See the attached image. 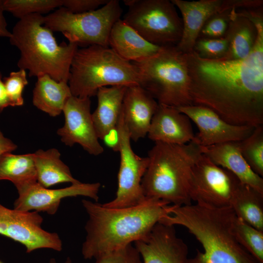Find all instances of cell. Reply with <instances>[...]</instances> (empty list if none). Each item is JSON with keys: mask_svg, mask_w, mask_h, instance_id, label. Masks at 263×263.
<instances>
[{"mask_svg": "<svg viewBox=\"0 0 263 263\" xmlns=\"http://www.w3.org/2000/svg\"><path fill=\"white\" fill-rule=\"evenodd\" d=\"M201 153L194 141L183 145L155 143L148 152L149 164L141 181L145 197L176 206L191 204L190 172Z\"/></svg>", "mask_w": 263, "mask_h": 263, "instance_id": "5b68a950", "label": "cell"}, {"mask_svg": "<svg viewBox=\"0 0 263 263\" xmlns=\"http://www.w3.org/2000/svg\"><path fill=\"white\" fill-rule=\"evenodd\" d=\"M116 131L118 137L117 151L120 153L118 187L115 197L103 205L113 208L136 206L147 199L143 193L141 181L148 166L149 158L148 156H139L133 151L121 112Z\"/></svg>", "mask_w": 263, "mask_h": 263, "instance_id": "8fae6325", "label": "cell"}, {"mask_svg": "<svg viewBox=\"0 0 263 263\" xmlns=\"http://www.w3.org/2000/svg\"><path fill=\"white\" fill-rule=\"evenodd\" d=\"M241 183L234 174L216 165L202 152L191 170L189 194L195 203L228 207Z\"/></svg>", "mask_w": 263, "mask_h": 263, "instance_id": "30bf717a", "label": "cell"}, {"mask_svg": "<svg viewBox=\"0 0 263 263\" xmlns=\"http://www.w3.org/2000/svg\"><path fill=\"white\" fill-rule=\"evenodd\" d=\"M3 81L11 106L23 105V91L28 83L26 71L19 69L12 72L8 76L3 78Z\"/></svg>", "mask_w": 263, "mask_h": 263, "instance_id": "1f68e13d", "label": "cell"}, {"mask_svg": "<svg viewBox=\"0 0 263 263\" xmlns=\"http://www.w3.org/2000/svg\"><path fill=\"white\" fill-rule=\"evenodd\" d=\"M109 0H63L62 7L73 13L80 14L95 10Z\"/></svg>", "mask_w": 263, "mask_h": 263, "instance_id": "e575fe53", "label": "cell"}, {"mask_svg": "<svg viewBox=\"0 0 263 263\" xmlns=\"http://www.w3.org/2000/svg\"><path fill=\"white\" fill-rule=\"evenodd\" d=\"M97 202L82 200L89 219L82 247L85 259H96L146 238L155 225L170 213L172 205L147 198L139 205L109 208Z\"/></svg>", "mask_w": 263, "mask_h": 263, "instance_id": "7a4b0ae2", "label": "cell"}, {"mask_svg": "<svg viewBox=\"0 0 263 263\" xmlns=\"http://www.w3.org/2000/svg\"><path fill=\"white\" fill-rule=\"evenodd\" d=\"M9 106H11V104L2 80V75L0 72V112Z\"/></svg>", "mask_w": 263, "mask_h": 263, "instance_id": "74e56055", "label": "cell"}, {"mask_svg": "<svg viewBox=\"0 0 263 263\" xmlns=\"http://www.w3.org/2000/svg\"><path fill=\"white\" fill-rule=\"evenodd\" d=\"M241 153L252 170L263 176V125L256 127L252 133L240 141Z\"/></svg>", "mask_w": 263, "mask_h": 263, "instance_id": "f546056e", "label": "cell"}, {"mask_svg": "<svg viewBox=\"0 0 263 263\" xmlns=\"http://www.w3.org/2000/svg\"><path fill=\"white\" fill-rule=\"evenodd\" d=\"M0 263H3L1 261H0Z\"/></svg>", "mask_w": 263, "mask_h": 263, "instance_id": "ab89813d", "label": "cell"}, {"mask_svg": "<svg viewBox=\"0 0 263 263\" xmlns=\"http://www.w3.org/2000/svg\"><path fill=\"white\" fill-rule=\"evenodd\" d=\"M68 84L72 95L90 98L108 86L140 85V75L135 64L110 47L94 45L75 52Z\"/></svg>", "mask_w": 263, "mask_h": 263, "instance_id": "8992f818", "label": "cell"}, {"mask_svg": "<svg viewBox=\"0 0 263 263\" xmlns=\"http://www.w3.org/2000/svg\"><path fill=\"white\" fill-rule=\"evenodd\" d=\"M235 215L263 231V193L241 183L230 205Z\"/></svg>", "mask_w": 263, "mask_h": 263, "instance_id": "484cf974", "label": "cell"}, {"mask_svg": "<svg viewBox=\"0 0 263 263\" xmlns=\"http://www.w3.org/2000/svg\"><path fill=\"white\" fill-rule=\"evenodd\" d=\"M257 36L246 57L206 59L186 54L192 105L203 106L227 122L254 127L263 124V13L250 14Z\"/></svg>", "mask_w": 263, "mask_h": 263, "instance_id": "6da1fadb", "label": "cell"}, {"mask_svg": "<svg viewBox=\"0 0 263 263\" xmlns=\"http://www.w3.org/2000/svg\"><path fill=\"white\" fill-rule=\"evenodd\" d=\"M257 36L255 25L239 11L232 9L230 20L224 38L228 50L224 60H236L247 56L252 51Z\"/></svg>", "mask_w": 263, "mask_h": 263, "instance_id": "603a6c76", "label": "cell"}, {"mask_svg": "<svg viewBox=\"0 0 263 263\" xmlns=\"http://www.w3.org/2000/svg\"><path fill=\"white\" fill-rule=\"evenodd\" d=\"M132 63L139 73L140 86L159 104L175 108L192 105L186 54L176 46L162 47L153 56Z\"/></svg>", "mask_w": 263, "mask_h": 263, "instance_id": "52a82bcc", "label": "cell"}, {"mask_svg": "<svg viewBox=\"0 0 263 263\" xmlns=\"http://www.w3.org/2000/svg\"><path fill=\"white\" fill-rule=\"evenodd\" d=\"M62 4L63 0H3L4 11L19 19L31 14L48 13Z\"/></svg>", "mask_w": 263, "mask_h": 263, "instance_id": "f1b7e54d", "label": "cell"}, {"mask_svg": "<svg viewBox=\"0 0 263 263\" xmlns=\"http://www.w3.org/2000/svg\"><path fill=\"white\" fill-rule=\"evenodd\" d=\"M33 153L37 182L42 187L49 188L60 183L80 182L73 176L69 168L61 160L60 153L56 149H40Z\"/></svg>", "mask_w": 263, "mask_h": 263, "instance_id": "d4e9b609", "label": "cell"}, {"mask_svg": "<svg viewBox=\"0 0 263 263\" xmlns=\"http://www.w3.org/2000/svg\"><path fill=\"white\" fill-rule=\"evenodd\" d=\"M128 7L123 20L149 42L175 46L183 31L182 19L169 0H124Z\"/></svg>", "mask_w": 263, "mask_h": 263, "instance_id": "9c48e42d", "label": "cell"}, {"mask_svg": "<svg viewBox=\"0 0 263 263\" xmlns=\"http://www.w3.org/2000/svg\"><path fill=\"white\" fill-rule=\"evenodd\" d=\"M159 104L139 85L127 87L121 113L131 140L136 142L147 135Z\"/></svg>", "mask_w": 263, "mask_h": 263, "instance_id": "ac0fdd59", "label": "cell"}, {"mask_svg": "<svg viewBox=\"0 0 263 263\" xmlns=\"http://www.w3.org/2000/svg\"><path fill=\"white\" fill-rule=\"evenodd\" d=\"M95 260V263H142L139 253L132 244L101 255Z\"/></svg>", "mask_w": 263, "mask_h": 263, "instance_id": "836d02e7", "label": "cell"}, {"mask_svg": "<svg viewBox=\"0 0 263 263\" xmlns=\"http://www.w3.org/2000/svg\"><path fill=\"white\" fill-rule=\"evenodd\" d=\"M62 112L64 124L57 131L61 141L69 147L78 144L91 155L102 153L104 149L99 143L92 120L90 98L71 96Z\"/></svg>", "mask_w": 263, "mask_h": 263, "instance_id": "4fadbf2b", "label": "cell"}, {"mask_svg": "<svg viewBox=\"0 0 263 263\" xmlns=\"http://www.w3.org/2000/svg\"><path fill=\"white\" fill-rule=\"evenodd\" d=\"M72 95L68 82L57 81L44 75L37 77L32 101L38 109L55 117L62 112L66 101Z\"/></svg>", "mask_w": 263, "mask_h": 263, "instance_id": "cb8c5ba5", "label": "cell"}, {"mask_svg": "<svg viewBox=\"0 0 263 263\" xmlns=\"http://www.w3.org/2000/svg\"><path fill=\"white\" fill-rule=\"evenodd\" d=\"M240 141L200 148L202 152L215 164L232 172L242 183L263 193V177L255 173L244 159Z\"/></svg>", "mask_w": 263, "mask_h": 263, "instance_id": "ffe728a7", "label": "cell"}, {"mask_svg": "<svg viewBox=\"0 0 263 263\" xmlns=\"http://www.w3.org/2000/svg\"><path fill=\"white\" fill-rule=\"evenodd\" d=\"M134 244L142 263H186L188 258V246L174 226L158 223L146 238Z\"/></svg>", "mask_w": 263, "mask_h": 263, "instance_id": "2e32d148", "label": "cell"}, {"mask_svg": "<svg viewBox=\"0 0 263 263\" xmlns=\"http://www.w3.org/2000/svg\"><path fill=\"white\" fill-rule=\"evenodd\" d=\"M42 222L38 212L9 209L0 203V234L22 244L27 253L41 248L62 249L58 235L43 229Z\"/></svg>", "mask_w": 263, "mask_h": 263, "instance_id": "7c38bea8", "label": "cell"}, {"mask_svg": "<svg viewBox=\"0 0 263 263\" xmlns=\"http://www.w3.org/2000/svg\"><path fill=\"white\" fill-rule=\"evenodd\" d=\"M233 232L239 243L259 263H263V231L236 216Z\"/></svg>", "mask_w": 263, "mask_h": 263, "instance_id": "83f0119b", "label": "cell"}, {"mask_svg": "<svg viewBox=\"0 0 263 263\" xmlns=\"http://www.w3.org/2000/svg\"><path fill=\"white\" fill-rule=\"evenodd\" d=\"M44 16L28 15L14 25L9 40L20 52L17 65L30 76L49 75L57 81L68 82L71 62L78 48L75 44H58L53 32L44 26Z\"/></svg>", "mask_w": 263, "mask_h": 263, "instance_id": "277c9868", "label": "cell"}, {"mask_svg": "<svg viewBox=\"0 0 263 263\" xmlns=\"http://www.w3.org/2000/svg\"><path fill=\"white\" fill-rule=\"evenodd\" d=\"M228 50V42L225 38H198L193 48L201 58L219 59L223 58Z\"/></svg>", "mask_w": 263, "mask_h": 263, "instance_id": "4dcf8cb0", "label": "cell"}, {"mask_svg": "<svg viewBox=\"0 0 263 263\" xmlns=\"http://www.w3.org/2000/svg\"><path fill=\"white\" fill-rule=\"evenodd\" d=\"M177 108L196 125L198 132L193 141L200 147L242 141L248 137L255 128L230 124L213 110L203 106L190 105Z\"/></svg>", "mask_w": 263, "mask_h": 263, "instance_id": "9a60e30c", "label": "cell"}, {"mask_svg": "<svg viewBox=\"0 0 263 263\" xmlns=\"http://www.w3.org/2000/svg\"><path fill=\"white\" fill-rule=\"evenodd\" d=\"M109 46L120 56L131 62L147 59L162 47L146 40L121 19L117 21L111 29Z\"/></svg>", "mask_w": 263, "mask_h": 263, "instance_id": "44dd1931", "label": "cell"}, {"mask_svg": "<svg viewBox=\"0 0 263 263\" xmlns=\"http://www.w3.org/2000/svg\"><path fill=\"white\" fill-rule=\"evenodd\" d=\"M48 263H56V261L54 258H51ZM64 263H72V260L70 257H67Z\"/></svg>", "mask_w": 263, "mask_h": 263, "instance_id": "f35d334b", "label": "cell"}, {"mask_svg": "<svg viewBox=\"0 0 263 263\" xmlns=\"http://www.w3.org/2000/svg\"><path fill=\"white\" fill-rule=\"evenodd\" d=\"M17 146L10 139L5 137L0 131V156L6 152H11Z\"/></svg>", "mask_w": 263, "mask_h": 263, "instance_id": "d590c367", "label": "cell"}, {"mask_svg": "<svg viewBox=\"0 0 263 263\" xmlns=\"http://www.w3.org/2000/svg\"><path fill=\"white\" fill-rule=\"evenodd\" d=\"M126 88L124 86L104 87L97 91V106L92 117L98 139L104 140L116 130Z\"/></svg>", "mask_w": 263, "mask_h": 263, "instance_id": "7402d4cb", "label": "cell"}, {"mask_svg": "<svg viewBox=\"0 0 263 263\" xmlns=\"http://www.w3.org/2000/svg\"><path fill=\"white\" fill-rule=\"evenodd\" d=\"M182 15L183 31L178 50L187 54L193 51L200 32L207 20L218 12L232 10L231 0H171Z\"/></svg>", "mask_w": 263, "mask_h": 263, "instance_id": "e0dca14e", "label": "cell"}, {"mask_svg": "<svg viewBox=\"0 0 263 263\" xmlns=\"http://www.w3.org/2000/svg\"><path fill=\"white\" fill-rule=\"evenodd\" d=\"M122 11L118 0H109L95 10L80 14L61 6L44 16L43 25L53 32L61 33L69 42L78 47H109L111 29L120 19Z\"/></svg>", "mask_w": 263, "mask_h": 263, "instance_id": "ba28073f", "label": "cell"}, {"mask_svg": "<svg viewBox=\"0 0 263 263\" xmlns=\"http://www.w3.org/2000/svg\"><path fill=\"white\" fill-rule=\"evenodd\" d=\"M12 182L17 188L37 182L34 153L0 156V180Z\"/></svg>", "mask_w": 263, "mask_h": 263, "instance_id": "4316f807", "label": "cell"}, {"mask_svg": "<svg viewBox=\"0 0 263 263\" xmlns=\"http://www.w3.org/2000/svg\"><path fill=\"white\" fill-rule=\"evenodd\" d=\"M156 142L183 145L193 141L190 120L175 107L159 104L147 134Z\"/></svg>", "mask_w": 263, "mask_h": 263, "instance_id": "d6986e66", "label": "cell"}, {"mask_svg": "<svg viewBox=\"0 0 263 263\" xmlns=\"http://www.w3.org/2000/svg\"><path fill=\"white\" fill-rule=\"evenodd\" d=\"M100 187L99 183L80 182L65 188L49 189L36 182L17 188L19 196L14 202V209L23 211L46 212L54 215L61 201L67 197L82 196L97 202Z\"/></svg>", "mask_w": 263, "mask_h": 263, "instance_id": "5bb4252c", "label": "cell"}, {"mask_svg": "<svg viewBox=\"0 0 263 263\" xmlns=\"http://www.w3.org/2000/svg\"><path fill=\"white\" fill-rule=\"evenodd\" d=\"M4 12L3 0H0V37L9 38L11 36V32L8 30Z\"/></svg>", "mask_w": 263, "mask_h": 263, "instance_id": "8d00e7d4", "label": "cell"}, {"mask_svg": "<svg viewBox=\"0 0 263 263\" xmlns=\"http://www.w3.org/2000/svg\"><path fill=\"white\" fill-rule=\"evenodd\" d=\"M232 10V9L218 12L211 16L202 28L198 38H224L230 20Z\"/></svg>", "mask_w": 263, "mask_h": 263, "instance_id": "d6a6232c", "label": "cell"}, {"mask_svg": "<svg viewBox=\"0 0 263 263\" xmlns=\"http://www.w3.org/2000/svg\"><path fill=\"white\" fill-rule=\"evenodd\" d=\"M236 215L230 207H214L195 203L172 205L170 213L159 223L186 228L204 251L186 263H259L237 240L233 232Z\"/></svg>", "mask_w": 263, "mask_h": 263, "instance_id": "3957f363", "label": "cell"}]
</instances>
